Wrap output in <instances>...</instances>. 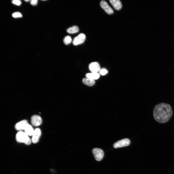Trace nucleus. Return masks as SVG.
Instances as JSON below:
<instances>
[{
  "instance_id": "obj_1",
  "label": "nucleus",
  "mask_w": 174,
  "mask_h": 174,
  "mask_svg": "<svg viewBox=\"0 0 174 174\" xmlns=\"http://www.w3.org/2000/svg\"><path fill=\"white\" fill-rule=\"evenodd\" d=\"M173 114L171 106L169 104L161 103L156 105L153 111L154 120L159 123H163L169 121Z\"/></svg>"
},
{
  "instance_id": "obj_2",
  "label": "nucleus",
  "mask_w": 174,
  "mask_h": 174,
  "mask_svg": "<svg viewBox=\"0 0 174 174\" xmlns=\"http://www.w3.org/2000/svg\"><path fill=\"white\" fill-rule=\"evenodd\" d=\"M17 141L19 143H24L29 145L30 144L31 141L28 136L25 132L19 131L17 133L16 136Z\"/></svg>"
},
{
  "instance_id": "obj_3",
  "label": "nucleus",
  "mask_w": 174,
  "mask_h": 174,
  "mask_svg": "<svg viewBox=\"0 0 174 174\" xmlns=\"http://www.w3.org/2000/svg\"><path fill=\"white\" fill-rule=\"evenodd\" d=\"M92 152L95 159L97 161L101 160L103 157L104 152L100 149L95 148L93 150Z\"/></svg>"
},
{
  "instance_id": "obj_4",
  "label": "nucleus",
  "mask_w": 174,
  "mask_h": 174,
  "mask_svg": "<svg viewBox=\"0 0 174 174\" xmlns=\"http://www.w3.org/2000/svg\"><path fill=\"white\" fill-rule=\"evenodd\" d=\"M130 143V141L129 139L124 138L115 143L114 144L113 146L115 148L126 146L129 145Z\"/></svg>"
},
{
  "instance_id": "obj_5",
  "label": "nucleus",
  "mask_w": 174,
  "mask_h": 174,
  "mask_svg": "<svg viewBox=\"0 0 174 174\" xmlns=\"http://www.w3.org/2000/svg\"><path fill=\"white\" fill-rule=\"evenodd\" d=\"M86 38L85 35L83 33H81L75 37L72 41L73 45L76 46L81 44L85 41Z\"/></svg>"
},
{
  "instance_id": "obj_6",
  "label": "nucleus",
  "mask_w": 174,
  "mask_h": 174,
  "mask_svg": "<svg viewBox=\"0 0 174 174\" xmlns=\"http://www.w3.org/2000/svg\"><path fill=\"white\" fill-rule=\"evenodd\" d=\"M100 5L101 7L108 14H111L113 13L114 11L113 9L109 6L107 3L105 1L102 0L101 1Z\"/></svg>"
},
{
  "instance_id": "obj_7",
  "label": "nucleus",
  "mask_w": 174,
  "mask_h": 174,
  "mask_svg": "<svg viewBox=\"0 0 174 174\" xmlns=\"http://www.w3.org/2000/svg\"><path fill=\"white\" fill-rule=\"evenodd\" d=\"M42 122V118L39 115H34L32 116L31 117V123L34 126H38L41 124Z\"/></svg>"
},
{
  "instance_id": "obj_8",
  "label": "nucleus",
  "mask_w": 174,
  "mask_h": 174,
  "mask_svg": "<svg viewBox=\"0 0 174 174\" xmlns=\"http://www.w3.org/2000/svg\"><path fill=\"white\" fill-rule=\"evenodd\" d=\"M41 134V130L39 128H36L34 130L32 139L33 143H36L38 141Z\"/></svg>"
},
{
  "instance_id": "obj_9",
  "label": "nucleus",
  "mask_w": 174,
  "mask_h": 174,
  "mask_svg": "<svg viewBox=\"0 0 174 174\" xmlns=\"http://www.w3.org/2000/svg\"><path fill=\"white\" fill-rule=\"evenodd\" d=\"M90 70L92 72H97L100 70L99 64L96 62H93L90 64L89 66Z\"/></svg>"
},
{
  "instance_id": "obj_10",
  "label": "nucleus",
  "mask_w": 174,
  "mask_h": 174,
  "mask_svg": "<svg viewBox=\"0 0 174 174\" xmlns=\"http://www.w3.org/2000/svg\"><path fill=\"white\" fill-rule=\"evenodd\" d=\"M28 123L27 121L23 120L17 123L15 125V129L19 131L24 130L26 125Z\"/></svg>"
},
{
  "instance_id": "obj_11",
  "label": "nucleus",
  "mask_w": 174,
  "mask_h": 174,
  "mask_svg": "<svg viewBox=\"0 0 174 174\" xmlns=\"http://www.w3.org/2000/svg\"><path fill=\"white\" fill-rule=\"evenodd\" d=\"M109 1L115 9L117 10L120 9L122 5L121 1L119 0H110Z\"/></svg>"
},
{
  "instance_id": "obj_12",
  "label": "nucleus",
  "mask_w": 174,
  "mask_h": 174,
  "mask_svg": "<svg viewBox=\"0 0 174 174\" xmlns=\"http://www.w3.org/2000/svg\"><path fill=\"white\" fill-rule=\"evenodd\" d=\"M24 130L25 132L29 136H32L34 130L32 126L28 123L26 125Z\"/></svg>"
},
{
  "instance_id": "obj_13",
  "label": "nucleus",
  "mask_w": 174,
  "mask_h": 174,
  "mask_svg": "<svg viewBox=\"0 0 174 174\" xmlns=\"http://www.w3.org/2000/svg\"><path fill=\"white\" fill-rule=\"evenodd\" d=\"M86 76L87 78L94 80L98 79L100 77L99 74L97 72L88 73Z\"/></svg>"
},
{
  "instance_id": "obj_14",
  "label": "nucleus",
  "mask_w": 174,
  "mask_h": 174,
  "mask_svg": "<svg viewBox=\"0 0 174 174\" xmlns=\"http://www.w3.org/2000/svg\"><path fill=\"white\" fill-rule=\"evenodd\" d=\"M82 82L85 84L89 86H92L95 83L94 80L87 78H83L82 80Z\"/></svg>"
},
{
  "instance_id": "obj_15",
  "label": "nucleus",
  "mask_w": 174,
  "mask_h": 174,
  "mask_svg": "<svg viewBox=\"0 0 174 174\" xmlns=\"http://www.w3.org/2000/svg\"><path fill=\"white\" fill-rule=\"evenodd\" d=\"M79 30V28L76 26L74 25L68 28L66 31L70 34H73L78 32Z\"/></svg>"
},
{
  "instance_id": "obj_16",
  "label": "nucleus",
  "mask_w": 174,
  "mask_h": 174,
  "mask_svg": "<svg viewBox=\"0 0 174 174\" xmlns=\"http://www.w3.org/2000/svg\"><path fill=\"white\" fill-rule=\"evenodd\" d=\"M72 41V39L69 36H65L63 39V42L65 44L67 45L70 44Z\"/></svg>"
},
{
  "instance_id": "obj_17",
  "label": "nucleus",
  "mask_w": 174,
  "mask_h": 174,
  "mask_svg": "<svg viewBox=\"0 0 174 174\" xmlns=\"http://www.w3.org/2000/svg\"><path fill=\"white\" fill-rule=\"evenodd\" d=\"M12 16L14 18H17L22 17V15L19 12H15L12 14Z\"/></svg>"
},
{
  "instance_id": "obj_18",
  "label": "nucleus",
  "mask_w": 174,
  "mask_h": 174,
  "mask_svg": "<svg viewBox=\"0 0 174 174\" xmlns=\"http://www.w3.org/2000/svg\"><path fill=\"white\" fill-rule=\"evenodd\" d=\"M108 71L106 69H102L100 71V73L102 75H106L108 73Z\"/></svg>"
},
{
  "instance_id": "obj_19",
  "label": "nucleus",
  "mask_w": 174,
  "mask_h": 174,
  "mask_svg": "<svg viewBox=\"0 0 174 174\" xmlns=\"http://www.w3.org/2000/svg\"><path fill=\"white\" fill-rule=\"evenodd\" d=\"M12 3L14 4L19 6L21 4V1L19 0H13L12 1Z\"/></svg>"
},
{
  "instance_id": "obj_20",
  "label": "nucleus",
  "mask_w": 174,
  "mask_h": 174,
  "mask_svg": "<svg viewBox=\"0 0 174 174\" xmlns=\"http://www.w3.org/2000/svg\"><path fill=\"white\" fill-rule=\"evenodd\" d=\"M38 2L37 0H31L30 1V3L31 5L33 6L36 5Z\"/></svg>"
},
{
  "instance_id": "obj_21",
  "label": "nucleus",
  "mask_w": 174,
  "mask_h": 174,
  "mask_svg": "<svg viewBox=\"0 0 174 174\" xmlns=\"http://www.w3.org/2000/svg\"><path fill=\"white\" fill-rule=\"evenodd\" d=\"M25 1H26V2H28V1H29V0H25Z\"/></svg>"
}]
</instances>
